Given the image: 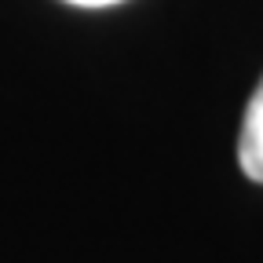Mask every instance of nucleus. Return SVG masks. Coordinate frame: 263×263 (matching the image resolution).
<instances>
[{
	"label": "nucleus",
	"instance_id": "nucleus-2",
	"mask_svg": "<svg viewBox=\"0 0 263 263\" xmlns=\"http://www.w3.org/2000/svg\"><path fill=\"white\" fill-rule=\"evenodd\" d=\"M73 8H110V4H121V0H66Z\"/></svg>",
	"mask_w": 263,
	"mask_h": 263
},
{
	"label": "nucleus",
	"instance_id": "nucleus-1",
	"mask_svg": "<svg viewBox=\"0 0 263 263\" xmlns=\"http://www.w3.org/2000/svg\"><path fill=\"white\" fill-rule=\"evenodd\" d=\"M238 164L252 183H263V81L256 84L238 136Z\"/></svg>",
	"mask_w": 263,
	"mask_h": 263
}]
</instances>
